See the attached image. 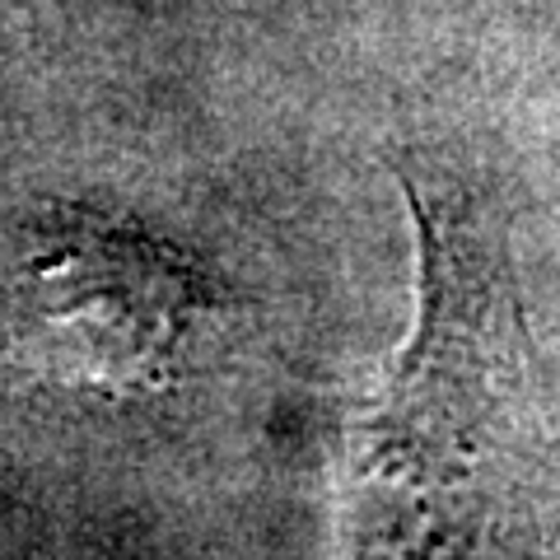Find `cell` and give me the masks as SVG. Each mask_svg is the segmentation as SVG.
Here are the masks:
<instances>
[{
  "label": "cell",
  "mask_w": 560,
  "mask_h": 560,
  "mask_svg": "<svg viewBox=\"0 0 560 560\" xmlns=\"http://www.w3.org/2000/svg\"><path fill=\"white\" fill-rule=\"evenodd\" d=\"M416 323L350 401L327 560H490L523 463V308L495 215L463 183L401 173Z\"/></svg>",
  "instance_id": "cell-1"
},
{
  "label": "cell",
  "mask_w": 560,
  "mask_h": 560,
  "mask_svg": "<svg viewBox=\"0 0 560 560\" xmlns=\"http://www.w3.org/2000/svg\"><path fill=\"white\" fill-rule=\"evenodd\" d=\"M224 294L178 243L98 210L0 224V370L131 401L168 393L220 327Z\"/></svg>",
  "instance_id": "cell-2"
}]
</instances>
